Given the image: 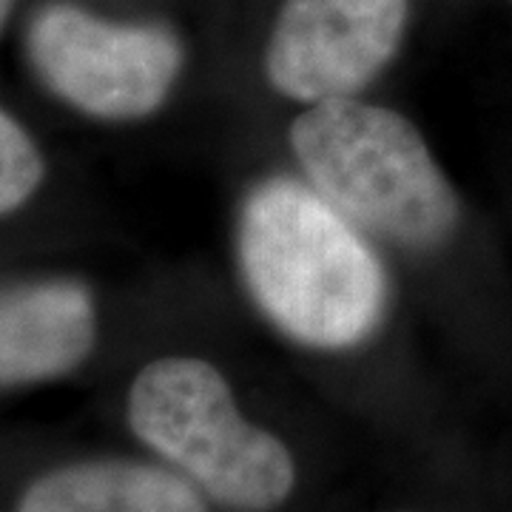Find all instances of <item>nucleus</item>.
<instances>
[{
  "label": "nucleus",
  "mask_w": 512,
  "mask_h": 512,
  "mask_svg": "<svg viewBox=\"0 0 512 512\" xmlns=\"http://www.w3.org/2000/svg\"><path fill=\"white\" fill-rule=\"evenodd\" d=\"M413 0H279L256 52V97L285 114L376 94L399 63Z\"/></svg>",
  "instance_id": "nucleus-5"
},
{
  "label": "nucleus",
  "mask_w": 512,
  "mask_h": 512,
  "mask_svg": "<svg viewBox=\"0 0 512 512\" xmlns=\"http://www.w3.org/2000/svg\"><path fill=\"white\" fill-rule=\"evenodd\" d=\"M276 154L376 239L419 319L458 328L473 211L416 117L379 94L291 111Z\"/></svg>",
  "instance_id": "nucleus-2"
},
{
  "label": "nucleus",
  "mask_w": 512,
  "mask_h": 512,
  "mask_svg": "<svg viewBox=\"0 0 512 512\" xmlns=\"http://www.w3.org/2000/svg\"><path fill=\"white\" fill-rule=\"evenodd\" d=\"M214 504L160 458H97L49 470L18 512H214Z\"/></svg>",
  "instance_id": "nucleus-7"
},
{
  "label": "nucleus",
  "mask_w": 512,
  "mask_h": 512,
  "mask_svg": "<svg viewBox=\"0 0 512 512\" xmlns=\"http://www.w3.org/2000/svg\"><path fill=\"white\" fill-rule=\"evenodd\" d=\"M15 3H18V0H0V32H3L6 20H9V15H12Z\"/></svg>",
  "instance_id": "nucleus-9"
},
{
  "label": "nucleus",
  "mask_w": 512,
  "mask_h": 512,
  "mask_svg": "<svg viewBox=\"0 0 512 512\" xmlns=\"http://www.w3.org/2000/svg\"><path fill=\"white\" fill-rule=\"evenodd\" d=\"M26 60L57 103L109 126L157 120L191 77V46L174 23L114 20L69 0L37 9Z\"/></svg>",
  "instance_id": "nucleus-4"
},
{
  "label": "nucleus",
  "mask_w": 512,
  "mask_h": 512,
  "mask_svg": "<svg viewBox=\"0 0 512 512\" xmlns=\"http://www.w3.org/2000/svg\"><path fill=\"white\" fill-rule=\"evenodd\" d=\"M399 512H413V510H399Z\"/></svg>",
  "instance_id": "nucleus-10"
},
{
  "label": "nucleus",
  "mask_w": 512,
  "mask_h": 512,
  "mask_svg": "<svg viewBox=\"0 0 512 512\" xmlns=\"http://www.w3.org/2000/svg\"><path fill=\"white\" fill-rule=\"evenodd\" d=\"M49 165L32 131L15 114L0 109V217H9L35 200Z\"/></svg>",
  "instance_id": "nucleus-8"
},
{
  "label": "nucleus",
  "mask_w": 512,
  "mask_h": 512,
  "mask_svg": "<svg viewBox=\"0 0 512 512\" xmlns=\"http://www.w3.org/2000/svg\"><path fill=\"white\" fill-rule=\"evenodd\" d=\"M228 262L256 328L305 365L365 367L419 330L390 256L279 154L234 188Z\"/></svg>",
  "instance_id": "nucleus-1"
},
{
  "label": "nucleus",
  "mask_w": 512,
  "mask_h": 512,
  "mask_svg": "<svg viewBox=\"0 0 512 512\" xmlns=\"http://www.w3.org/2000/svg\"><path fill=\"white\" fill-rule=\"evenodd\" d=\"M126 421L222 510L276 512L299 487L293 447L245 410L231 370L208 350L183 345L146 359L128 382Z\"/></svg>",
  "instance_id": "nucleus-3"
},
{
  "label": "nucleus",
  "mask_w": 512,
  "mask_h": 512,
  "mask_svg": "<svg viewBox=\"0 0 512 512\" xmlns=\"http://www.w3.org/2000/svg\"><path fill=\"white\" fill-rule=\"evenodd\" d=\"M100 342V302L74 276L0 285V390L57 382L86 365Z\"/></svg>",
  "instance_id": "nucleus-6"
}]
</instances>
